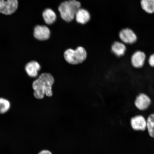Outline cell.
Here are the masks:
<instances>
[{
	"mask_svg": "<svg viewBox=\"0 0 154 154\" xmlns=\"http://www.w3.org/2000/svg\"><path fill=\"white\" fill-rule=\"evenodd\" d=\"M140 4L146 12L149 14L154 13V0H141Z\"/></svg>",
	"mask_w": 154,
	"mask_h": 154,
	"instance_id": "14",
	"label": "cell"
},
{
	"mask_svg": "<svg viewBox=\"0 0 154 154\" xmlns=\"http://www.w3.org/2000/svg\"><path fill=\"white\" fill-rule=\"evenodd\" d=\"M38 154H53L51 151L47 149H44L40 151Z\"/></svg>",
	"mask_w": 154,
	"mask_h": 154,
	"instance_id": "18",
	"label": "cell"
},
{
	"mask_svg": "<svg viewBox=\"0 0 154 154\" xmlns=\"http://www.w3.org/2000/svg\"><path fill=\"white\" fill-rule=\"evenodd\" d=\"M132 128L136 131H144L147 129V120L143 116H135L131 119Z\"/></svg>",
	"mask_w": 154,
	"mask_h": 154,
	"instance_id": "9",
	"label": "cell"
},
{
	"mask_svg": "<svg viewBox=\"0 0 154 154\" xmlns=\"http://www.w3.org/2000/svg\"><path fill=\"white\" fill-rule=\"evenodd\" d=\"M65 60L69 64L76 65L82 63L86 60L87 53L84 48L79 47L75 50L69 49L63 54Z\"/></svg>",
	"mask_w": 154,
	"mask_h": 154,
	"instance_id": "3",
	"label": "cell"
},
{
	"mask_svg": "<svg viewBox=\"0 0 154 154\" xmlns=\"http://www.w3.org/2000/svg\"><path fill=\"white\" fill-rule=\"evenodd\" d=\"M42 17L46 25H51L55 22L57 19L56 13L51 8H47L42 13Z\"/></svg>",
	"mask_w": 154,
	"mask_h": 154,
	"instance_id": "12",
	"label": "cell"
},
{
	"mask_svg": "<svg viewBox=\"0 0 154 154\" xmlns=\"http://www.w3.org/2000/svg\"><path fill=\"white\" fill-rule=\"evenodd\" d=\"M119 38L125 44H132L135 43L137 36L133 30L129 28L123 29L119 34Z\"/></svg>",
	"mask_w": 154,
	"mask_h": 154,
	"instance_id": "6",
	"label": "cell"
},
{
	"mask_svg": "<svg viewBox=\"0 0 154 154\" xmlns=\"http://www.w3.org/2000/svg\"><path fill=\"white\" fill-rule=\"evenodd\" d=\"M55 82L54 78L51 73L45 72L39 75L32 82V87L34 97L36 99L42 100L46 96H53L52 87Z\"/></svg>",
	"mask_w": 154,
	"mask_h": 154,
	"instance_id": "1",
	"label": "cell"
},
{
	"mask_svg": "<svg viewBox=\"0 0 154 154\" xmlns=\"http://www.w3.org/2000/svg\"><path fill=\"white\" fill-rule=\"evenodd\" d=\"M42 67L40 63L35 60H32L27 63L25 66V70L27 75L31 78L36 79L39 75Z\"/></svg>",
	"mask_w": 154,
	"mask_h": 154,
	"instance_id": "7",
	"label": "cell"
},
{
	"mask_svg": "<svg viewBox=\"0 0 154 154\" xmlns=\"http://www.w3.org/2000/svg\"><path fill=\"white\" fill-rule=\"evenodd\" d=\"M75 18L78 23L84 25L89 22L91 16L87 10L80 8L76 13Z\"/></svg>",
	"mask_w": 154,
	"mask_h": 154,
	"instance_id": "11",
	"label": "cell"
},
{
	"mask_svg": "<svg viewBox=\"0 0 154 154\" xmlns=\"http://www.w3.org/2000/svg\"><path fill=\"white\" fill-rule=\"evenodd\" d=\"M134 103L137 108L140 111H143L149 108L151 104V100L146 94L140 93L137 96Z\"/></svg>",
	"mask_w": 154,
	"mask_h": 154,
	"instance_id": "8",
	"label": "cell"
},
{
	"mask_svg": "<svg viewBox=\"0 0 154 154\" xmlns=\"http://www.w3.org/2000/svg\"><path fill=\"white\" fill-rule=\"evenodd\" d=\"M11 103L8 99L4 97H0V115L6 113L10 110Z\"/></svg>",
	"mask_w": 154,
	"mask_h": 154,
	"instance_id": "15",
	"label": "cell"
},
{
	"mask_svg": "<svg viewBox=\"0 0 154 154\" xmlns=\"http://www.w3.org/2000/svg\"><path fill=\"white\" fill-rule=\"evenodd\" d=\"M18 7V0H0V13L11 15L14 13Z\"/></svg>",
	"mask_w": 154,
	"mask_h": 154,
	"instance_id": "4",
	"label": "cell"
},
{
	"mask_svg": "<svg viewBox=\"0 0 154 154\" xmlns=\"http://www.w3.org/2000/svg\"><path fill=\"white\" fill-rule=\"evenodd\" d=\"M146 59V55L143 52L136 51L131 57V63L134 68L140 69L143 66Z\"/></svg>",
	"mask_w": 154,
	"mask_h": 154,
	"instance_id": "10",
	"label": "cell"
},
{
	"mask_svg": "<svg viewBox=\"0 0 154 154\" xmlns=\"http://www.w3.org/2000/svg\"><path fill=\"white\" fill-rule=\"evenodd\" d=\"M51 30L47 25H38L34 28L33 35L38 41H47L51 38Z\"/></svg>",
	"mask_w": 154,
	"mask_h": 154,
	"instance_id": "5",
	"label": "cell"
},
{
	"mask_svg": "<svg viewBox=\"0 0 154 154\" xmlns=\"http://www.w3.org/2000/svg\"><path fill=\"white\" fill-rule=\"evenodd\" d=\"M148 61L150 66L154 67V54L150 55Z\"/></svg>",
	"mask_w": 154,
	"mask_h": 154,
	"instance_id": "17",
	"label": "cell"
},
{
	"mask_svg": "<svg viewBox=\"0 0 154 154\" xmlns=\"http://www.w3.org/2000/svg\"><path fill=\"white\" fill-rule=\"evenodd\" d=\"M111 50L116 56L121 57L126 53V47L125 44L122 42H116L112 45Z\"/></svg>",
	"mask_w": 154,
	"mask_h": 154,
	"instance_id": "13",
	"label": "cell"
},
{
	"mask_svg": "<svg viewBox=\"0 0 154 154\" xmlns=\"http://www.w3.org/2000/svg\"><path fill=\"white\" fill-rule=\"evenodd\" d=\"M81 4L76 0H69L61 3L58 7L61 18L65 22H70L74 20L77 11L81 8Z\"/></svg>",
	"mask_w": 154,
	"mask_h": 154,
	"instance_id": "2",
	"label": "cell"
},
{
	"mask_svg": "<svg viewBox=\"0 0 154 154\" xmlns=\"http://www.w3.org/2000/svg\"><path fill=\"white\" fill-rule=\"evenodd\" d=\"M147 129L150 136L154 138V113H152L148 117Z\"/></svg>",
	"mask_w": 154,
	"mask_h": 154,
	"instance_id": "16",
	"label": "cell"
}]
</instances>
